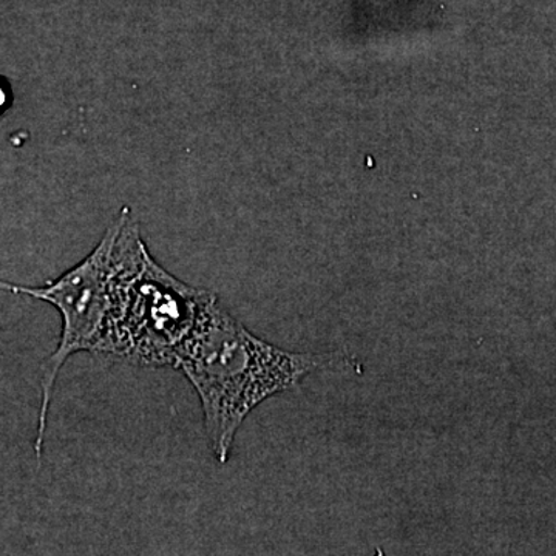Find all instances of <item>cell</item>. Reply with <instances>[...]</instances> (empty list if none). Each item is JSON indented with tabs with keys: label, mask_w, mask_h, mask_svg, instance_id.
<instances>
[{
	"label": "cell",
	"mask_w": 556,
	"mask_h": 556,
	"mask_svg": "<svg viewBox=\"0 0 556 556\" xmlns=\"http://www.w3.org/2000/svg\"><path fill=\"white\" fill-rule=\"evenodd\" d=\"M149 251L129 207L105 230L100 243L78 265L42 287H25L0 278V292L49 303L61 316L60 342L40 371V407L35 455L42 459L54 387L70 357L108 354L124 291L144 265Z\"/></svg>",
	"instance_id": "2"
},
{
	"label": "cell",
	"mask_w": 556,
	"mask_h": 556,
	"mask_svg": "<svg viewBox=\"0 0 556 556\" xmlns=\"http://www.w3.org/2000/svg\"><path fill=\"white\" fill-rule=\"evenodd\" d=\"M7 102V93L5 90H3L2 84H0V109L5 105Z\"/></svg>",
	"instance_id": "4"
},
{
	"label": "cell",
	"mask_w": 556,
	"mask_h": 556,
	"mask_svg": "<svg viewBox=\"0 0 556 556\" xmlns=\"http://www.w3.org/2000/svg\"><path fill=\"white\" fill-rule=\"evenodd\" d=\"M334 364L328 354L294 353L257 338L215 295L174 368L195 390L208 447L225 466L241 426L258 405Z\"/></svg>",
	"instance_id": "1"
},
{
	"label": "cell",
	"mask_w": 556,
	"mask_h": 556,
	"mask_svg": "<svg viewBox=\"0 0 556 556\" xmlns=\"http://www.w3.org/2000/svg\"><path fill=\"white\" fill-rule=\"evenodd\" d=\"M215 294L182 283L148 255L124 292L108 354L137 367L174 368Z\"/></svg>",
	"instance_id": "3"
}]
</instances>
